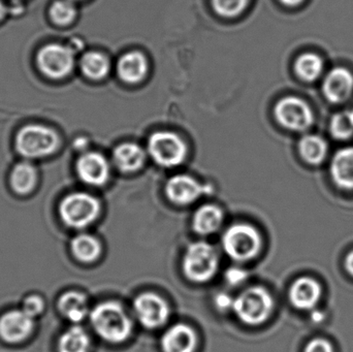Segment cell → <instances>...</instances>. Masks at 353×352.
<instances>
[{
	"mask_svg": "<svg viewBox=\"0 0 353 352\" xmlns=\"http://www.w3.org/2000/svg\"><path fill=\"white\" fill-rule=\"evenodd\" d=\"M114 163L123 173H134L144 165L146 153L142 147L134 143H124L114 151Z\"/></svg>",
	"mask_w": 353,
	"mask_h": 352,
	"instance_id": "44dd1931",
	"label": "cell"
},
{
	"mask_svg": "<svg viewBox=\"0 0 353 352\" xmlns=\"http://www.w3.org/2000/svg\"><path fill=\"white\" fill-rule=\"evenodd\" d=\"M284 6H290V8H294V6H300L305 0H280Z\"/></svg>",
	"mask_w": 353,
	"mask_h": 352,
	"instance_id": "d590c367",
	"label": "cell"
},
{
	"mask_svg": "<svg viewBox=\"0 0 353 352\" xmlns=\"http://www.w3.org/2000/svg\"><path fill=\"white\" fill-rule=\"evenodd\" d=\"M196 337L192 329L180 324L172 327L161 339L163 352H194Z\"/></svg>",
	"mask_w": 353,
	"mask_h": 352,
	"instance_id": "d6986e66",
	"label": "cell"
},
{
	"mask_svg": "<svg viewBox=\"0 0 353 352\" xmlns=\"http://www.w3.org/2000/svg\"><path fill=\"white\" fill-rule=\"evenodd\" d=\"M148 72V62L141 52L132 51L122 56L117 63L118 76L128 84L144 80Z\"/></svg>",
	"mask_w": 353,
	"mask_h": 352,
	"instance_id": "ac0fdd59",
	"label": "cell"
},
{
	"mask_svg": "<svg viewBox=\"0 0 353 352\" xmlns=\"http://www.w3.org/2000/svg\"><path fill=\"white\" fill-rule=\"evenodd\" d=\"M77 10L72 0H56L50 8L52 21L57 25H68L76 18Z\"/></svg>",
	"mask_w": 353,
	"mask_h": 352,
	"instance_id": "f1b7e54d",
	"label": "cell"
},
{
	"mask_svg": "<svg viewBox=\"0 0 353 352\" xmlns=\"http://www.w3.org/2000/svg\"><path fill=\"white\" fill-rule=\"evenodd\" d=\"M218 269V256L213 246L205 242L191 244L183 258L185 276L193 282H207Z\"/></svg>",
	"mask_w": 353,
	"mask_h": 352,
	"instance_id": "8992f818",
	"label": "cell"
},
{
	"mask_svg": "<svg viewBox=\"0 0 353 352\" xmlns=\"http://www.w3.org/2000/svg\"><path fill=\"white\" fill-rule=\"evenodd\" d=\"M299 153L305 163L319 165L327 158L329 145L323 136L306 134L299 142Z\"/></svg>",
	"mask_w": 353,
	"mask_h": 352,
	"instance_id": "7402d4cb",
	"label": "cell"
},
{
	"mask_svg": "<svg viewBox=\"0 0 353 352\" xmlns=\"http://www.w3.org/2000/svg\"><path fill=\"white\" fill-rule=\"evenodd\" d=\"M72 1H74V0H72Z\"/></svg>",
	"mask_w": 353,
	"mask_h": 352,
	"instance_id": "74e56055",
	"label": "cell"
},
{
	"mask_svg": "<svg viewBox=\"0 0 353 352\" xmlns=\"http://www.w3.org/2000/svg\"><path fill=\"white\" fill-rule=\"evenodd\" d=\"M223 220L221 209L214 205H205L195 212L192 227L195 233L207 236L215 233Z\"/></svg>",
	"mask_w": 353,
	"mask_h": 352,
	"instance_id": "603a6c76",
	"label": "cell"
},
{
	"mask_svg": "<svg viewBox=\"0 0 353 352\" xmlns=\"http://www.w3.org/2000/svg\"><path fill=\"white\" fill-rule=\"evenodd\" d=\"M276 120L280 125L292 132H303L314 123V114L310 105L296 96H288L276 103Z\"/></svg>",
	"mask_w": 353,
	"mask_h": 352,
	"instance_id": "ba28073f",
	"label": "cell"
},
{
	"mask_svg": "<svg viewBox=\"0 0 353 352\" xmlns=\"http://www.w3.org/2000/svg\"><path fill=\"white\" fill-rule=\"evenodd\" d=\"M222 246L232 260L247 262L261 251V238L254 227L239 223L226 229L222 237Z\"/></svg>",
	"mask_w": 353,
	"mask_h": 352,
	"instance_id": "277c9868",
	"label": "cell"
},
{
	"mask_svg": "<svg viewBox=\"0 0 353 352\" xmlns=\"http://www.w3.org/2000/svg\"><path fill=\"white\" fill-rule=\"evenodd\" d=\"M148 152L161 167H174L186 158L187 146L175 132H157L149 138Z\"/></svg>",
	"mask_w": 353,
	"mask_h": 352,
	"instance_id": "52a82bcc",
	"label": "cell"
},
{
	"mask_svg": "<svg viewBox=\"0 0 353 352\" xmlns=\"http://www.w3.org/2000/svg\"><path fill=\"white\" fill-rule=\"evenodd\" d=\"M304 352H335L330 341L323 338H315L307 344Z\"/></svg>",
	"mask_w": 353,
	"mask_h": 352,
	"instance_id": "1f68e13d",
	"label": "cell"
},
{
	"mask_svg": "<svg viewBox=\"0 0 353 352\" xmlns=\"http://www.w3.org/2000/svg\"><path fill=\"white\" fill-rule=\"evenodd\" d=\"M273 308V299L265 289L251 287L238 296L232 309L241 322L249 326H259L270 318Z\"/></svg>",
	"mask_w": 353,
	"mask_h": 352,
	"instance_id": "5b68a950",
	"label": "cell"
},
{
	"mask_svg": "<svg viewBox=\"0 0 353 352\" xmlns=\"http://www.w3.org/2000/svg\"><path fill=\"white\" fill-rule=\"evenodd\" d=\"M57 132L43 124H29L19 130L14 138L17 152L26 161L51 156L59 148Z\"/></svg>",
	"mask_w": 353,
	"mask_h": 352,
	"instance_id": "7a4b0ae2",
	"label": "cell"
},
{
	"mask_svg": "<svg viewBox=\"0 0 353 352\" xmlns=\"http://www.w3.org/2000/svg\"><path fill=\"white\" fill-rule=\"evenodd\" d=\"M37 66L41 72L51 79H62L74 70V51L68 45L49 43L37 53Z\"/></svg>",
	"mask_w": 353,
	"mask_h": 352,
	"instance_id": "9c48e42d",
	"label": "cell"
},
{
	"mask_svg": "<svg viewBox=\"0 0 353 352\" xmlns=\"http://www.w3.org/2000/svg\"><path fill=\"white\" fill-rule=\"evenodd\" d=\"M58 310L68 322L79 324L88 315L87 298L80 291H68L60 296L57 302Z\"/></svg>",
	"mask_w": 353,
	"mask_h": 352,
	"instance_id": "ffe728a7",
	"label": "cell"
},
{
	"mask_svg": "<svg viewBox=\"0 0 353 352\" xmlns=\"http://www.w3.org/2000/svg\"><path fill=\"white\" fill-rule=\"evenodd\" d=\"M72 256L83 264H91L99 258L101 245L99 240L87 234H79L70 242Z\"/></svg>",
	"mask_w": 353,
	"mask_h": 352,
	"instance_id": "cb8c5ba5",
	"label": "cell"
},
{
	"mask_svg": "<svg viewBox=\"0 0 353 352\" xmlns=\"http://www.w3.org/2000/svg\"><path fill=\"white\" fill-rule=\"evenodd\" d=\"M134 309L139 322L147 329H157L167 322L170 308L167 302L154 293H143L137 298Z\"/></svg>",
	"mask_w": 353,
	"mask_h": 352,
	"instance_id": "8fae6325",
	"label": "cell"
},
{
	"mask_svg": "<svg viewBox=\"0 0 353 352\" xmlns=\"http://www.w3.org/2000/svg\"><path fill=\"white\" fill-rule=\"evenodd\" d=\"M21 309L26 312L31 318H37L43 313L46 309V301L41 295L30 293L23 300Z\"/></svg>",
	"mask_w": 353,
	"mask_h": 352,
	"instance_id": "4dcf8cb0",
	"label": "cell"
},
{
	"mask_svg": "<svg viewBox=\"0 0 353 352\" xmlns=\"http://www.w3.org/2000/svg\"><path fill=\"white\" fill-rule=\"evenodd\" d=\"M344 266H345V270L347 271L348 274L353 277V250L346 256Z\"/></svg>",
	"mask_w": 353,
	"mask_h": 352,
	"instance_id": "e575fe53",
	"label": "cell"
},
{
	"mask_svg": "<svg viewBox=\"0 0 353 352\" xmlns=\"http://www.w3.org/2000/svg\"><path fill=\"white\" fill-rule=\"evenodd\" d=\"M225 276L228 283L232 285H238L242 283L245 278H246V272L241 270V269L232 268L226 272Z\"/></svg>",
	"mask_w": 353,
	"mask_h": 352,
	"instance_id": "d6a6232c",
	"label": "cell"
},
{
	"mask_svg": "<svg viewBox=\"0 0 353 352\" xmlns=\"http://www.w3.org/2000/svg\"><path fill=\"white\" fill-rule=\"evenodd\" d=\"M325 70L323 58L315 53H304L296 58L294 72L304 82H314L319 80Z\"/></svg>",
	"mask_w": 353,
	"mask_h": 352,
	"instance_id": "d4e9b609",
	"label": "cell"
},
{
	"mask_svg": "<svg viewBox=\"0 0 353 352\" xmlns=\"http://www.w3.org/2000/svg\"><path fill=\"white\" fill-rule=\"evenodd\" d=\"M90 340L84 329L74 326L66 330L58 341L59 352H88Z\"/></svg>",
	"mask_w": 353,
	"mask_h": 352,
	"instance_id": "4316f807",
	"label": "cell"
},
{
	"mask_svg": "<svg viewBox=\"0 0 353 352\" xmlns=\"http://www.w3.org/2000/svg\"><path fill=\"white\" fill-rule=\"evenodd\" d=\"M90 322L97 335L108 342H124L132 334L130 318L123 308L114 302L97 305L90 313Z\"/></svg>",
	"mask_w": 353,
	"mask_h": 352,
	"instance_id": "6da1fadb",
	"label": "cell"
},
{
	"mask_svg": "<svg viewBox=\"0 0 353 352\" xmlns=\"http://www.w3.org/2000/svg\"><path fill=\"white\" fill-rule=\"evenodd\" d=\"M6 8L4 6L3 2L0 0V20L6 16Z\"/></svg>",
	"mask_w": 353,
	"mask_h": 352,
	"instance_id": "8d00e7d4",
	"label": "cell"
},
{
	"mask_svg": "<svg viewBox=\"0 0 353 352\" xmlns=\"http://www.w3.org/2000/svg\"><path fill=\"white\" fill-rule=\"evenodd\" d=\"M209 188L199 184L190 176L178 175L171 178L165 186L168 198L174 204L185 206L199 200Z\"/></svg>",
	"mask_w": 353,
	"mask_h": 352,
	"instance_id": "5bb4252c",
	"label": "cell"
},
{
	"mask_svg": "<svg viewBox=\"0 0 353 352\" xmlns=\"http://www.w3.org/2000/svg\"><path fill=\"white\" fill-rule=\"evenodd\" d=\"M35 320L19 309L8 310L0 315V338L8 343L23 342L33 333Z\"/></svg>",
	"mask_w": 353,
	"mask_h": 352,
	"instance_id": "30bf717a",
	"label": "cell"
},
{
	"mask_svg": "<svg viewBox=\"0 0 353 352\" xmlns=\"http://www.w3.org/2000/svg\"><path fill=\"white\" fill-rule=\"evenodd\" d=\"M334 183L341 189L353 190V147L337 151L330 165Z\"/></svg>",
	"mask_w": 353,
	"mask_h": 352,
	"instance_id": "e0dca14e",
	"label": "cell"
},
{
	"mask_svg": "<svg viewBox=\"0 0 353 352\" xmlns=\"http://www.w3.org/2000/svg\"><path fill=\"white\" fill-rule=\"evenodd\" d=\"M211 2L214 10L218 14L232 18L242 14L250 0H211Z\"/></svg>",
	"mask_w": 353,
	"mask_h": 352,
	"instance_id": "f546056e",
	"label": "cell"
},
{
	"mask_svg": "<svg viewBox=\"0 0 353 352\" xmlns=\"http://www.w3.org/2000/svg\"><path fill=\"white\" fill-rule=\"evenodd\" d=\"M39 181V169L32 163L26 159L16 163L10 169V176H8L10 189L21 196L32 194L37 189Z\"/></svg>",
	"mask_w": 353,
	"mask_h": 352,
	"instance_id": "2e32d148",
	"label": "cell"
},
{
	"mask_svg": "<svg viewBox=\"0 0 353 352\" xmlns=\"http://www.w3.org/2000/svg\"><path fill=\"white\" fill-rule=\"evenodd\" d=\"M81 70L83 74L93 81L103 80L109 74V59L99 52H87L83 55L80 61Z\"/></svg>",
	"mask_w": 353,
	"mask_h": 352,
	"instance_id": "484cf974",
	"label": "cell"
},
{
	"mask_svg": "<svg viewBox=\"0 0 353 352\" xmlns=\"http://www.w3.org/2000/svg\"><path fill=\"white\" fill-rule=\"evenodd\" d=\"M77 175L83 183L101 186L110 177V165L105 156L97 152H87L79 157Z\"/></svg>",
	"mask_w": 353,
	"mask_h": 352,
	"instance_id": "7c38bea8",
	"label": "cell"
},
{
	"mask_svg": "<svg viewBox=\"0 0 353 352\" xmlns=\"http://www.w3.org/2000/svg\"><path fill=\"white\" fill-rule=\"evenodd\" d=\"M234 300L230 299V296L220 295L216 298V306L221 310L230 309L234 307Z\"/></svg>",
	"mask_w": 353,
	"mask_h": 352,
	"instance_id": "836d02e7",
	"label": "cell"
},
{
	"mask_svg": "<svg viewBox=\"0 0 353 352\" xmlns=\"http://www.w3.org/2000/svg\"><path fill=\"white\" fill-rule=\"evenodd\" d=\"M321 283L310 277H302L292 283L290 291V303L299 310L309 311L316 307L321 301Z\"/></svg>",
	"mask_w": 353,
	"mask_h": 352,
	"instance_id": "9a60e30c",
	"label": "cell"
},
{
	"mask_svg": "<svg viewBox=\"0 0 353 352\" xmlns=\"http://www.w3.org/2000/svg\"><path fill=\"white\" fill-rule=\"evenodd\" d=\"M323 93L332 103L348 101L353 93V74L347 68L337 66L323 79Z\"/></svg>",
	"mask_w": 353,
	"mask_h": 352,
	"instance_id": "4fadbf2b",
	"label": "cell"
},
{
	"mask_svg": "<svg viewBox=\"0 0 353 352\" xmlns=\"http://www.w3.org/2000/svg\"><path fill=\"white\" fill-rule=\"evenodd\" d=\"M330 132L336 140L345 141L353 136V110L336 113L330 122Z\"/></svg>",
	"mask_w": 353,
	"mask_h": 352,
	"instance_id": "83f0119b",
	"label": "cell"
},
{
	"mask_svg": "<svg viewBox=\"0 0 353 352\" xmlns=\"http://www.w3.org/2000/svg\"><path fill=\"white\" fill-rule=\"evenodd\" d=\"M64 225L74 229H86L101 212L99 200L86 192H72L62 198L58 208Z\"/></svg>",
	"mask_w": 353,
	"mask_h": 352,
	"instance_id": "3957f363",
	"label": "cell"
}]
</instances>
